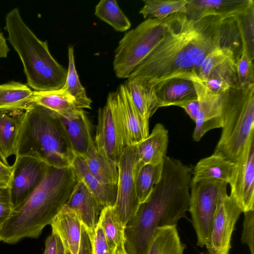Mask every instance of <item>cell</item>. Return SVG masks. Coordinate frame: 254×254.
<instances>
[{"label": "cell", "mask_w": 254, "mask_h": 254, "mask_svg": "<svg viewBox=\"0 0 254 254\" xmlns=\"http://www.w3.org/2000/svg\"><path fill=\"white\" fill-rule=\"evenodd\" d=\"M228 19L210 16L194 21L184 13L172 14L166 34L127 78L152 85L171 78L198 79L206 56L226 45Z\"/></svg>", "instance_id": "obj_1"}, {"label": "cell", "mask_w": 254, "mask_h": 254, "mask_svg": "<svg viewBox=\"0 0 254 254\" xmlns=\"http://www.w3.org/2000/svg\"><path fill=\"white\" fill-rule=\"evenodd\" d=\"M192 172L180 160L166 157L160 181L125 227L126 254H147L157 228L176 226L187 218Z\"/></svg>", "instance_id": "obj_2"}, {"label": "cell", "mask_w": 254, "mask_h": 254, "mask_svg": "<svg viewBox=\"0 0 254 254\" xmlns=\"http://www.w3.org/2000/svg\"><path fill=\"white\" fill-rule=\"evenodd\" d=\"M78 182L71 168L48 166L34 191L13 207L1 224L0 241L15 244L25 238H37L65 204Z\"/></svg>", "instance_id": "obj_3"}, {"label": "cell", "mask_w": 254, "mask_h": 254, "mask_svg": "<svg viewBox=\"0 0 254 254\" xmlns=\"http://www.w3.org/2000/svg\"><path fill=\"white\" fill-rule=\"evenodd\" d=\"M15 156L56 168L71 167L76 157L58 114L34 102L23 113Z\"/></svg>", "instance_id": "obj_4"}, {"label": "cell", "mask_w": 254, "mask_h": 254, "mask_svg": "<svg viewBox=\"0 0 254 254\" xmlns=\"http://www.w3.org/2000/svg\"><path fill=\"white\" fill-rule=\"evenodd\" d=\"M4 29L21 60L28 86L36 91L62 88L67 69L51 54L47 42L40 40L26 24L17 8L6 14Z\"/></svg>", "instance_id": "obj_5"}, {"label": "cell", "mask_w": 254, "mask_h": 254, "mask_svg": "<svg viewBox=\"0 0 254 254\" xmlns=\"http://www.w3.org/2000/svg\"><path fill=\"white\" fill-rule=\"evenodd\" d=\"M223 126L213 154L236 163L254 134V84L223 93Z\"/></svg>", "instance_id": "obj_6"}, {"label": "cell", "mask_w": 254, "mask_h": 254, "mask_svg": "<svg viewBox=\"0 0 254 254\" xmlns=\"http://www.w3.org/2000/svg\"><path fill=\"white\" fill-rule=\"evenodd\" d=\"M171 15L159 20L147 18L126 33L115 51L113 68L117 77L127 78L167 33Z\"/></svg>", "instance_id": "obj_7"}, {"label": "cell", "mask_w": 254, "mask_h": 254, "mask_svg": "<svg viewBox=\"0 0 254 254\" xmlns=\"http://www.w3.org/2000/svg\"><path fill=\"white\" fill-rule=\"evenodd\" d=\"M228 184L218 181H191L189 211L197 237V245L208 246L214 217Z\"/></svg>", "instance_id": "obj_8"}, {"label": "cell", "mask_w": 254, "mask_h": 254, "mask_svg": "<svg viewBox=\"0 0 254 254\" xmlns=\"http://www.w3.org/2000/svg\"><path fill=\"white\" fill-rule=\"evenodd\" d=\"M141 165L136 144L127 146L118 164L117 194L114 206L125 227L134 216L139 205L136 191V178Z\"/></svg>", "instance_id": "obj_9"}, {"label": "cell", "mask_w": 254, "mask_h": 254, "mask_svg": "<svg viewBox=\"0 0 254 254\" xmlns=\"http://www.w3.org/2000/svg\"><path fill=\"white\" fill-rule=\"evenodd\" d=\"M94 143L99 152L117 165L127 146L109 94L106 105L98 112Z\"/></svg>", "instance_id": "obj_10"}, {"label": "cell", "mask_w": 254, "mask_h": 254, "mask_svg": "<svg viewBox=\"0 0 254 254\" xmlns=\"http://www.w3.org/2000/svg\"><path fill=\"white\" fill-rule=\"evenodd\" d=\"M242 211L227 192L220 198L212 222L207 251L201 254H229L235 224Z\"/></svg>", "instance_id": "obj_11"}, {"label": "cell", "mask_w": 254, "mask_h": 254, "mask_svg": "<svg viewBox=\"0 0 254 254\" xmlns=\"http://www.w3.org/2000/svg\"><path fill=\"white\" fill-rule=\"evenodd\" d=\"M15 157L9 185L13 207L25 200L38 188L48 166L34 158Z\"/></svg>", "instance_id": "obj_12"}, {"label": "cell", "mask_w": 254, "mask_h": 254, "mask_svg": "<svg viewBox=\"0 0 254 254\" xmlns=\"http://www.w3.org/2000/svg\"><path fill=\"white\" fill-rule=\"evenodd\" d=\"M235 164L230 195L243 212L254 210V134Z\"/></svg>", "instance_id": "obj_13"}, {"label": "cell", "mask_w": 254, "mask_h": 254, "mask_svg": "<svg viewBox=\"0 0 254 254\" xmlns=\"http://www.w3.org/2000/svg\"><path fill=\"white\" fill-rule=\"evenodd\" d=\"M192 81L198 102L192 138L197 142L209 130L223 127L224 93L220 94L211 91L199 79Z\"/></svg>", "instance_id": "obj_14"}, {"label": "cell", "mask_w": 254, "mask_h": 254, "mask_svg": "<svg viewBox=\"0 0 254 254\" xmlns=\"http://www.w3.org/2000/svg\"><path fill=\"white\" fill-rule=\"evenodd\" d=\"M110 95L127 146L141 142L149 135V123L145 122L133 105L123 84Z\"/></svg>", "instance_id": "obj_15"}, {"label": "cell", "mask_w": 254, "mask_h": 254, "mask_svg": "<svg viewBox=\"0 0 254 254\" xmlns=\"http://www.w3.org/2000/svg\"><path fill=\"white\" fill-rule=\"evenodd\" d=\"M253 0H187V16L194 21L210 16L234 18L252 5Z\"/></svg>", "instance_id": "obj_16"}, {"label": "cell", "mask_w": 254, "mask_h": 254, "mask_svg": "<svg viewBox=\"0 0 254 254\" xmlns=\"http://www.w3.org/2000/svg\"><path fill=\"white\" fill-rule=\"evenodd\" d=\"M103 208L85 185L78 181L62 209L74 212L87 233L91 234L98 224Z\"/></svg>", "instance_id": "obj_17"}, {"label": "cell", "mask_w": 254, "mask_h": 254, "mask_svg": "<svg viewBox=\"0 0 254 254\" xmlns=\"http://www.w3.org/2000/svg\"><path fill=\"white\" fill-rule=\"evenodd\" d=\"M169 143L168 130L160 123L155 125L151 132L136 144L142 164L158 165L164 162Z\"/></svg>", "instance_id": "obj_18"}, {"label": "cell", "mask_w": 254, "mask_h": 254, "mask_svg": "<svg viewBox=\"0 0 254 254\" xmlns=\"http://www.w3.org/2000/svg\"><path fill=\"white\" fill-rule=\"evenodd\" d=\"M58 116L73 152L76 157L83 158L92 138L90 123L85 111L82 110L71 117Z\"/></svg>", "instance_id": "obj_19"}, {"label": "cell", "mask_w": 254, "mask_h": 254, "mask_svg": "<svg viewBox=\"0 0 254 254\" xmlns=\"http://www.w3.org/2000/svg\"><path fill=\"white\" fill-rule=\"evenodd\" d=\"M50 225L52 232L60 237L65 250L71 254H78L82 223L76 213L62 209L53 219Z\"/></svg>", "instance_id": "obj_20"}, {"label": "cell", "mask_w": 254, "mask_h": 254, "mask_svg": "<svg viewBox=\"0 0 254 254\" xmlns=\"http://www.w3.org/2000/svg\"><path fill=\"white\" fill-rule=\"evenodd\" d=\"M78 181L82 182L103 207L115 206L117 186L105 184L98 180L89 171L84 158L77 156L71 166Z\"/></svg>", "instance_id": "obj_21"}, {"label": "cell", "mask_w": 254, "mask_h": 254, "mask_svg": "<svg viewBox=\"0 0 254 254\" xmlns=\"http://www.w3.org/2000/svg\"><path fill=\"white\" fill-rule=\"evenodd\" d=\"M159 108L176 106L183 102L197 98L192 80L184 78H171L154 85Z\"/></svg>", "instance_id": "obj_22"}, {"label": "cell", "mask_w": 254, "mask_h": 254, "mask_svg": "<svg viewBox=\"0 0 254 254\" xmlns=\"http://www.w3.org/2000/svg\"><path fill=\"white\" fill-rule=\"evenodd\" d=\"M235 164L224 157L212 154L200 159L192 168L191 181L213 180L229 184Z\"/></svg>", "instance_id": "obj_23"}, {"label": "cell", "mask_w": 254, "mask_h": 254, "mask_svg": "<svg viewBox=\"0 0 254 254\" xmlns=\"http://www.w3.org/2000/svg\"><path fill=\"white\" fill-rule=\"evenodd\" d=\"M123 84L142 119L149 123L159 108L154 85L128 78Z\"/></svg>", "instance_id": "obj_24"}, {"label": "cell", "mask_w": 254, "mask_h": 254, "mask_svg": "<svg viewBox=\"0 0 254 254\" xmlns=\"http://www.w3.org/2000/svg\"><path fill=\"white\" fill-rule=\"evenodd\" d=\"M33 103V91L26 85L10 81L0 85V112H24Z\"/></svg>", "instance_id": "obj_25"}, {"label": "cell", "mask_w": 254, "mask_h": 254, "mask_svg": "<svg viewBox=\"0 0 254 254\" xmlns=\"http://www.w3.org/2000/svg\"><path fill=\"white\" fill-rule=\"evenodd\" d=\"M33 102L58 115L71 117L82 110L76 105L74 99L62 88L45 91H33Z\"/></svg>", "instance_id": "obj_26"}, {"label": "cell", "mask_w": 254, "mask_h": 254, "mask_svg": "<svg viewBox=\"0 0 254 254\" xmlns=\"http://www.w3.org/2000/svg\"><path fill=\"white\" fill-rule=\"evenodd\" d=\"M83 158L89 171L98 180L106 185L117 186L118 165L97 150L93 138Z\"/></svg>", "instance_id": "obj_27"}, {"label": "cell", "mask_w": 254, "mask_h": 254, "mask_svg": "<svg viewBox=\"0 0 254 254\" xmlns=\"http://www.w3.org/2000/svg\"><path fill=\"white\" fill-rule=\"evenodd\" d=\"M24 112H0V153L6 161L16 154Z\"/></svg>", "instance_id": "obj_28"}, {"label": "cell", "mask_w": 254, "mask_h": 254, "mask_svg": "<svg viewBox=\"0 0 254 254\" xmlns=\"http://www.w3.org/2000/svg\"><path fill=\"white\" fill-rule=\"evenodd\" d=\"M236 61L231 57L214 68L202 83L211 91L222 94L238 86Z\"/></svg>", "instance_id": "obj_29"}, {"label": "cell", "mask_w": 254, "mask_h": 254, "mask_svg": "<svg viewBox=\"0 0 254 254\" xmlns=\"http://www.w3.org/2000/svg\"><path fill=\"white\" fill-rule=\"evenodd\" d=\"M186 248L176 226H166L156 229L147 254H184Z\"/></svg>", "instance_id": "obj_30"}, {"label": "cell", "mask_w": 254, "mask_h": 254, "mask_svg": "<svg viewBox=\"0 0 254 254\" xmlns=\"http://www.w3.org/2000/svg\"><path fill=\"white\" fill-rule=\"evenodd\" d=\"M98 225L102 228L109 246L114 251H124V230L114 206L104 207Z\"/></svg>", "instance_id": "obj_31"}, {"label": "cell", "mask_w": 254, "mask_h": 254, "mask_svg": "<svg viewBox=\"0 0 254 254\" xmlns=\"http://www.w3.org/2000/svg\"><path fill=\"white\" fill-rule=\"evenodd\" d=\"M68 59L66 78L62 89L74 99L79 109H91L92 101L87 96L85 89L79 80L75 65L74 49L71 45L68 48Z\"/></svg>", "instance_id": "obj_32"}, {"label": "cell", "mask_w": 254, "mask_h": 254, "mask_svg": "<svg viewBox=\"0 0 254 254\" xmlns=\"http://www.w3.org/2000/svg\"><path fill=\"white\" fill-rule=\"evenodd\" d=\"M139 13L144 18L162 20L177 13L186 11L187 0H143Z\"/></svg>", "instance_id": "obj_33"}, {"label": "cell", "mask_w": 254, "mask_h": 254, "mask_svg": "<svg viewBox=\"0 0 254 254\" xmlns=\"http://www.w3.org/2000/svg\"><path fill=\"white\" fill-rule=\"evenodd\" d=\"M94 14L117 31L125 32L131 27L129 20L116 0H100L95 6Z\"/></svg>", "instance_id": "obj_34"}, {"label": "cell", "mask_w": 254, "mask_h": 254, "mask_svg": "<svg viewBox=\"0 0 254 254\" xmlns=\"http://www.w3.org/2000/svg\"><path fill=\"white\" fill-rule=\"evenodd\" d=\"M163 163L140 166L136 178V191L139 204L148 198L155 185L160 181Z\"/></svg>", "instance_id": "obj_35"}, {"label": "cell", "mask_w": 254, "mask_h": 254, "mask_svg": "<svg viewBox=\"0 0 254 254\" xmlns=\"http://www.w3.org/2000/svg\"><path fill=\"white\" fill-rule=\"evenodd\" d=\"M242 42L241 57L236 61V70L238 86L246 88L254 84V71L253 56L248 48L243 32L239 30Z\"/></svg>", "instance_id": "obj_36"}, {"label": "cell", "mask_w": 254, "mask_h": 254, "mask_svg": "<svg viewBox=\"0 0 254 254\" xmlns=\"http://www.w3.org/2000/svg\"><path fill=\"white\" fill-rule=\"evenodd\" d=\"M233 56H234V52L230 46L224 45L215 48L203 60L199 68L198 79L204 81L214 68Z\"/></svg>", "instance_id": "obj_37"}, {"label": "cell", "mask_w": 254, "mask_h": 254, "mask_svg": "<svg viewBox=\"0 0 254 254\" xmlns=\"http://www.w3.org/2000/svg\"><path fill=\"white\" fill-rule=\"evenodd\" d=\"M88 235L91 241L92 254H115V251L109 246L100 225L97 224L93 232Z\"/></svg>", "instance_id": "obj_38"}, {"label": "cell", "mask_w": 254, "mask_h": 254, "mask_svg": "<svg viewBox=\"0 0 254 254\" xmlns=\"http://www.w3.org/2000/svg\"><path fill=\"white\" fill-rule=\"evenodd\" d=\"M243 213L244 219L241 241L248 246L251 254H254V210Z\"/></svg>", "instance_id": "obj_39"}, {"label": "cell", "mask_w": 254, "mask_h": 254, "mask_svg": "<svg viewBox=\"0 0 254 254\" xmlns=\"http://www.w3.org/2000/svg\"><path fill=\"white\" fill-rule=\"evenodd\" d=\"M13 208L9 186H0V223L1 224L8 218Z\"/></svg>", "instance_id": "obj_40"}, {"label": "cell", "mask_w": 254, "mask_h": 254, "mask_svg": "<svg viewBox=\"0 0 254 254\" xmlns=\"http://www.w3.org/2000/svg\"><path fill=\"white\" fill-rule=\"evenodd\" d=\"M43 254H65V249L60 237L52 232L45 241Z\"/></svg>", "instance_id": "obj_41"}, {"label": "cell", "mask_w": 254, "mask_h": 254, "mask_svg": "<svg viewBox=\"0 0 254 254\" xmlns=\"http://www.w3.org/2000/svg\"><path fill=\"white\" fill-rule=\"evenodd\" d=\"M177 106L184 109L190 119L194 122L198 111L197 98L186 101L178 104Z\"/></svg>", "instance_id": "obj_42"}, {"label": "cell", "mask_w": 254, "mask_h": 254, "mask_svg": "<svg viewBox=\"0 0 254 254\" xmlns=\"http://www.w3.org/2000/svg\"><path fill=\"white\" fill-rule=\"evenodd\" d=\"M65 254H71L65 250ZM78 254H92V244L89 236L82 224L81 237Z\"/></svg>", "instance_id": "obj_43"}, {"label": "cell", "mask_w": 254, "mask_h": 254, "mask_svg": "<svg viewBox=\"0 0 254 254\" xmlns=\"http://www.w3.org/2000/svg\"><path fill=\"white\" fill-rule=\"evenodd\" d=\"M13 171V166L7 165L0 161V186H7Z\"/></svg>", "instance_id": "obj_44"}, {"label": "cell", "mask_w": 254, "mask_h": 254, "mask_svg": "<svg viewBox=\"0 0 254 254\" xmlns=\"http://www.w3.org/2000/svg\"><path fill=\"white\" fill-rule=\"evenodd\" d=\"M9 49L2 33L0 31V58H6Z\"/></svg>", "instance_id": "obj_45"}, {"label": "cell", "mask_w": 254, "mask_h": 254, "mask_svg": "<svg viewBox=\"0 0 254 254\" xmlns=\"http://www.w3.org/2000/svg\"><path fill=\"white\" fill-rule=\"evenodd\" d=\"M0 161L2 162L3 163H4L5 165H9L8 162L7 161H6L1 156V155L0 153Z\"/></svg>", "instance_id": "obj_46"}, {"label": "cell", "mask_w": 254, "mask_h": 254, "mask_svg": "<svg viewBox=\"0 0 254 254\" xmlns=\"http://www.w3.org/2000/svg\"><path fill=\"white\" fill-rule=\"evenodd\" d=\"M115 254H126L125 252L124 251H119L116 250L115 252Z\"/></svg>", "instance_id": "obj_47"}, {"label": "cell", "mask_w": 254, "mask_h": 254, "mask_svg": "<svg viewBox=\"0 0 254 254\" xmlns=\"http://www.w3.org/2000/svg\"><path fill=\"white\" fill-rule=\"evenodd\" d=\"M1 224L0 223V229H1Z\"/></svg>", "instance_id": "obj_48"}, {"label": "cell", "mask_w": 254, "mask_h": 254, "mask_svg": "<svg viewBox=\"0 0 254 254\" xmlns=\"http://www.w3.org/2000/svg\"><path fill=\"white\" fill-rule=\"evenodd\" d=\"M215 254H219V253H216Z\"/></svg>", "instance_id": "obj_49"}]
</instances>
